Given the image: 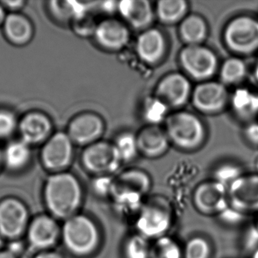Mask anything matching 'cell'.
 <instances>
[{
  "mask_svg": "<svg viewBox=\"0 0 258 258\" xmlns=\"http://www.w3.org/2000/svg\"><path fill=\"white\" fill-rule=\"evenodd\" d=\"M151 243L149 239L139 233L126 238L123 246L125 258H150Z\"/></svg>",
  "mask_w": 258,
  "mask_h": 258,
  "instance_id": "cell-32",
  "label": "cell"
},
{
  "mask_svg": "<svg viewBox=\"0 0 258 258\" xmlns=\"http://www.w3.org/2000/svg\"><path fill=\"white\" fill-rule=\"evenodd\" d=\"M220 82L226 87L238 86L244 81L247 74V66L239 56L226 58L219 68Z\"/></svg>",
  "mask_w": 258,
  "mask_h": 258,
  "instance_id": "cell-27",
  "label": "cell"
},
{
  "mask_svg": "<svg viewBox=\"0 0 258 258\" xmlns=\"http://www.w3.org/2000/svg\"><path fill=\"white\" fill-rule=\"evenodd\" d=\"M256 214H257V216H256V220H255L254 230L258 235V213Z\"/></svg>",
  "mask_w": 258,
  "mask_h": 258,
  "instance_id": "cell-44",
  "label": "cell"
},
{
  "mask_svg": "<svg viewBox=\"0 0 258 258\" xmlns=\"http://www.w3.org/2000/svg\"><path fill=\"white\" fill-rule=\"evenodd\" d=\"M2 244H3L2 237H1V235H0V247H1V246H2Z\"/></svg>",
  "mask_w": 258,
  "mask_h": 258,
  "instance_id": "cell-46",
  "label": "cell"
},
{
  "mask_svg": "<svg viewBox=\"0 0 258 258\" xmlns=\"http://www.w3.org/2000/svg\"><path fill=\"white\" fill-rule=\"evenodd\" d=\"M117 12L122 22L137 31L151 28L155 17L153 7L148 0H122L117 2Z\"/></svg>",
  "mask_w": 258,
  "mask_h": 258,
  "instance_id": "cell-19",
  "label": "cell"
},
{
  "mask_svg": "<svg viewBox=\"0 0 258 258\" xmlns=\"http://www.w3.org/2000/svg\"><path fill=\"white\" fill-rule=\"evenodd\" d=\"M31 146L21 139L9 142L3 150L4 164L10 170L14 171L26 167L31 161Z\"/></svg>",
  "mask_w": 258,
  "mask_h": 258,
  "instance_id": "cell-25",
  "label": "cell"
},
{
  "mask_svg": "<svg viewBox=\"0 0 258 258\" xmlns=\"http://www.w3.org/2000/svg\"><path fill=\"white\" fill-rule=\"evenodd\" d=\"M81 161L86 170L99 176L114 173L123 163L113 143L102 140L85 147Z\"/></svg>",
  "mask_w": 258,
  "mask_h": 258,
  "instance_id": "cell-8",
  "label": "cell"
},
{
  "mask_svg": "<svg viewBox=\"0 0 258 258\" xmlns=\"http://www.w3.org/2000/svg\"><path fill=\"white\" fill-rule=\"evenodd\" d=\"M229 104L236 117L251 122L258 115V93L247 88L236 89L231 95Z\"/></svg>",
  "mask_w": 258,
  "mask_h": 258,
  "instance_id": "cell-23",
  "label": "cell"
},
{
  "mask_svg": "<svg viewBox=\"0 0 258 258\" xmlns=\"http://www.w3.org/2000/svg\"><path fill=\"white\" fill-rule=\"evenodd\" d=\"M170 108L155 95L145 99L142 105V117L146 125H158L165 121Z\"/></svg>",
  "mask_w": 258,
  "mask_h": 258,
  "instance_id": "cell-29",
  "label": "cell"
},
{
  "mask_svg": "<svg viewBox=\"0 0 258 258\" xmlns=\"http://www.w3.org/2000/svg\"><path fill=\"white\" fill-rule=\"evenodd\" d=\"M165 36L156 28L141 31L136 41V52L140 60L149 66L158 64L164 59L167 52Z\"/></svg>",
  "mask_w": 258,
  "mask_h": 258,
  "instance_id": "cell-18",
  "label": "cell"
},
{
  "mask_svg": "<svg viewBox=\"0 0 258 258\" xmlns=\"http://www.w3.org/2000/svg\"><path fill=\"white\" fill-rule=\"evenodd\" d=\"M93 37L101 49L108 52H117L127 46L131 32L124 22L108 18L97 24Z\"/></svg>",
  "mask_w": 258,
  "mask_h": 258,
  "instance_id": "cell-15",
  "label": "cell"
},
{
  "mask_svg": "<svg viewBox=\"0 0 258 258\" xmlns=\"http://www.w3.org/2000/svg\"><path fill=\"white\" fill-rule=\"evenodd\" d=\"M4 163V158H3V150L0 149V166Z\"/></svg>",
  "mask_w": 258,
  "mask_h": 258,
  "instance_id": "cell-45",
  "label": "cell"
},
{
  "mask_svg": "<svg viewBox=\"0 0 258 258\" xmlns=\"http://www.w3.org/2000/svg\"><path fill=\"white\" fill-rule=\"evenodd\" d=\"M211 255V244L203 237H193L183 248V258H210Z\"/></svg>",
  "mask_w": 258,
  "mask_h": 258,
  "instance_id": "cell-33",
  "label": "cell"
},
{
  "mask_svg": "<svg viewBox=\"0 0 258 258\" xmlns=\"http://www.w3.org/2000/svg\"><path fill=\"white\" fill-rule=\"evenodd\" d=\"M250 258H258V247L254 249Z\"/></svg>",
  "mask_w": 258,
  "mask_h": 258,
  "instance_id": "cell-43",
  "label": "cell"
},
{
  "mask_svg": "<svg viewBox=\"0 0 258 258\" xmlns=\"http://www.w3.org/2000/svg\"><path fill=\"white\" fill-rule=\"evenodd\" d=\"M18 132L21 140L29 146L43 145L53 134V124L47 114L31 111L19 120Z\"/></svg>",
  "mask_w": 258,
  "mask_h": 258,
  "instance_id": "cell-16",
  "label": "cell"
},
{
  "mask_svg": "<svg viewBox=\"0 0 258 258\" xmlns=\"http://www.w3.org/2000/svg\"><path fill=\"white\" fill-rule=\"evenodd\" d=\"M192 90L186 75L180 72H171L158 81L154 95L169 108L179 109L191 100Z\"/></svg>",
  "mask_w": 258,
  "mask_h": 258,
  "instance_id": "cell-9",
  "label": "cell"
},
{
  "mask_svg": "<svg viewBox=\"0 0 258 258\" xmlns=\"http://www.w3.org/2000/svg\"><path fill=\"white\" fill-rule=\"evenodd\" d=\"M164 129L170 144L182 151L196 150L206 140L205 123L191 111H177L169 114Z\"/></svg>",
  "mask_w": 258,
  "mask_h": 258,
  "instance_id": "cell-2",
  "label": "cell"
},
{
  "mask_svg": "<svg viewBox=\"0 0 258 258\" xmlns=\"http://www.w3.org/2000/svg\"><path fill=\"white\" fill-rule=\"evenodd\" d=\"M179 63L184 75L199 83L210 81L220 68L215 52L203 44L184 46L179 52Z\"/></svg>",
  "mask_w": 258,
  "mask_h": 258,
  "instance_id": "cell-7",
  "label": "cell"
},
{
  "mask_svg": "<svg viewBox=\"0 0 258 258\" xmlns=\"http://www.w3.org/2000/svg\"><path fill=\"white\" fill-rule=\"evenodd\" d=\"M229 207L241 214L258 213V173L244 174L228 187Z\"/></svg>",
  "mask_w": 258,
  "mask_h": 258,
  "instance_id": "cell-12",
  "label": "cell"
},
{
  "mask_svg": "<svg viewBox=\"0 0 258 258\" xmlns=\"http://www.w3.org/2000/svg\"><path fill=\"white\" fill-rule=\"evenodd\" d=\"M173 222V211L167 199L160 196L146 201L138 213L137 233L148 239H157L167 235Z\"/></svg>",
  "mask_w": 258,
  "mask_h": 258,
  "instance_id": "cell-4",
  "label": "cell"
},
{
  "mask_svg": "<svg viewBox=\"0 0 258 258\" xmlns=\"http://www.w3.org/2000/svg\"><path fill=\"white\" fill-rule=\"evenodd\" d=\"M223 43L228 49L238 56L250 55L258 50V19L241 15L225 25Z\"/></svg>",
  "mask_w": 258,
  "mask_h": 258,
  "instance_id": "cell-6",
  "label": "cell"
},
{
  "mask_svg": "<svg viewBox=\"0 0 258 258\" xmlns=\"http://www.w3.org/2000/svg\"><path fill=\"white\" fill-rule=\"evenodd\" d=\"M4 10H8L10 13H19L25 7L26 2L22 0H4L0 1Z\"/></svg>",
  "mask_w": 258,
  "mask_h": 258,
  "instance_id": "cell-38",
  "label": "cell"
},
{
  "mask_svg": "<svg viewBox=\"0 0 258 258\" xmlns=\"http://www.w3.org/2000/svg\"><path fill=\"white\" fill-rule=\"evenodd\" d=\"M122 162H129L137 158L139 152L137 134L131 131H123L116 137L113 142Z\"/></svg>",
  "mask_w": 258,
  "mask_h": 258,
  "instance_id": "cell-31",
  "label": "cell"
},
{
  "mask_svg": "<svg viewBox=\"0 0 258 258\" xmlns=\"http://www.w3.org/2000/svg\"><path fill=\"white\" fill-rule=\"evenodd\" d=\"M152 187L150 176L140 169H128L114 179L111 195L121 211L138 209Z\"/></svg>",
  "mask_w": 258,
  "mask_h": 258,
  "instance_id": "cell-3",
  "label": "cell"
},
{
  "mask_svg": "<svg viewBox=\"0 0 258 258\" xmlns=\"http://www.w3.org/2000/svg\"><path fill=\"white\" fill-rule=\"evenodd\" d=\"M105 130V121L99 114L84 111L72 119L66 133L74 144L87 147L101 140Z\"/></svg>",
  "mask_w": 258,
  "mask_h": 258,
  "instance_id": "cell-14",
  "label": "cell"
},
{
  "mask_svg": "<svg viewBox=\"0 0 258 258\" xmlns=\"http://www.w3.org/2000/svg\"><path fill=\"white\" fill-rule=\"evenodd\" d=\"M188 13V4L185 0H161L155 7L158 20L166 25L180 23Z\"/></svg>",
  "mask_w": 258,
  "mask_h": 258,
  "instance_id": "cell-26",
  "label": "cell"
},
{
  "mask_svg": "<svg viewBox=\"0 0 258 258\" xmlns=\"http://www.w3.org/2000/svg\"><path fill=\"white\" fill-rule=\"evenodd\" d=\"M227 87L220 81H207L199 83L193 88L191 102L199 112L215 114L223 111L229 102Z\"/></svg>",
  "mask_w": 258,
  "mask_h": 258,
  "instance_id": "cell-10",
  "label": "cell"
},
{
  "mask_svg": "<svg viewBox=\"0 0 258 258\" xmlns=\"http://www.w3.org/2000/svg\"><path fill=\"white\" fill-rule=\"evenodd\" d=\"M28 220V210L20 201L7 199L0 202V235L18 238L26 229Z\"/></svg>",
  "mask_w": 258,
  "mask_h": 258,
  "instance_id": "cell-17",
  "label": "cell"
},
{
  "mask_svg": "<svg viewBox=\"0 0 258 258\" xmlns=\"http://www.w3.org/2000/svg\"><path fill=\"white\" fill-rule=\"evenodd\" d=\"M74 144L66 132L54 133L43 145L40 152L42 164L55 173L66 170L74 158Z\"/></svg>",
  "mask_w": 258,
  "mask_h": 258,
  "instance_id": "cell-11",
  "label": "cell"
},
{
  "mask_svg": "<svg viewBox=\"0 0 258 258\" xmlns=\"http://www.w3.org/2000/svg\"><path fill=\"white\" fill-rule=\"evenodd\" d=\"M253 75H254L255 80H256V82L258 83V59L257 61H256V64H255Z\"/></svg>",
  "mask_w": 258,
  "mask_h": 258,
  "instance_id": "cell-42",
  "label": "cell"
},
{
  "mask_svg": "<svg viewBox=\"0 0 258 258\" xmlns=\"http://www.w3.org/2000/svg\"><path fill=\"white\" fill-rule=\"evenodd\" d=\"M35 258H63L59 253L56 252L43 251L39 253Z\"/></svg>",
  "mask_w": 258,
  "mask_h": 258,
  "instance_id": "cell-39",
  "label": "cell"
},
{
  "mask_svg": "<svg viewBox=\"0 0 258 258\" xmlns=\"http://www.w3.org/2000/svg\"><path fill=\"white\" fill-rule=\"evenodd\" d=\"M61 235L68 250L78 256H86L94 252L100 241L96 223L84 215H74L67 219Z\"/></svg>",
  "mask_w": 258,
  "mask_h": 258,
  "instance_id": "cell-5",
  "label": "cell"
},
{
  "mask_svg": "<svg viewBox=\"0 0 258 258\" xmlns=\"http://www.w3.org/2000/svg\"><path fill=\"white\" fill-rule=\"evenodd\" d=\"M49 10L55 20L71 23L77 18L88 14L90 5L77 1H52Z\"/></svg>",
  "mask_w": 258,
  "mask_h": 258,
  "instance_id": "cell-28",
  "label": "cell"
},
{
  "mask_svg": "<svg viewBox=\"0 0 258 258\" xmlns=\"http://www.w3.org/2000/svg\"><path fill=\"white\" fill-rule=\"evenodd\" d=\"M178 33L185 46L202 45L208 37V24L199 15L188 14L179 24Z\"/></svg>",
  "mask_w": 258,
  "mask_h": 258,
  "instance_id": "cell-24",
  "label": "cell"
},
{
  "mask_svg": "<svg viewBox=\"0 0 258 258\" xmlns=\"http://www.w3.org/2000/svg\"><path fill=\"white\" fill-rule=\"evenodd\" d=\"M19 121L13 111L0 108V140L10 138L18 131Z\"/></svg>",
  "mask_w": 258,
  "mask_h": 258,
  "instance_id": "cell-35",
  "label": "cell"
},
{
  "mask_svg": "<svg viewBox=\"0 0 258 258\" xmlns=\"http://www.w3.org/2000/svg\"><path fill=\"white\" fill-rule=\"evenodd\" d=\"M2 27L6 39L14 46H25L31 43L34 37V25L31 20L22 13L7 15Z\"/></svg>",
  "mask_w": 258,
  "mask_h": 258,
  "instance_id": "cell-22",
  "label": "cell"
},
{
  "mask_svg": "<svg viewBox=\"0 0 258 258\" xmlns=\"http://www.w3.org/2000/svg\"><path fill=\"white\" fill-rule=\"evenodd\" d=\"M59 235V227L55 220L48 216H40L30 226L28 241L33 248L46 250L55 244Z\"/></svg>",
  "mask_w": 258,
  "mask_h": 258,
  "instance_id": "cell-21",
  "label": "cell"
},
{
  "mask_svg": "<svg viewBox=\"0 0 258 258\" xmlns=\"http://www.w3.org/2000/svg\"><path fill=\"white\" fill-rule=\"evenodd\" d=\"M0 258H17L16 254L10 252V250L0 251Z\"/></svg>",
  "mask_w": 258,
  "mask_h": 258,
  "instance_id": "cell-40",
  "label": "cell"
},
{
  "mask_svg": "<svg viewBox=\"0 0 258 258\" xmlns=\"http://www.w3.org/2000/svg\"><path fill=\"white\" fill-rule=\"evenodd\" d=\"M243 136L250 146H258V123L250 122L246 125L243 131Z\"/></svg>",
  "mask_w": 258,
  "mask_h": 258,
  "instance_id": "cell-37",
  "label": "cell"
},
{
  "mask_svg": "<svg viewBox=\"0 0 258 258\" xmlns=\"http://www.w3.org/2000/svg\"><path fill=\"white\" fill-rule=\"evenodd\" d=\"M137 140L139 152L148 158L162 156L170 144L164 128L158 125H146L137 134Z\"/></svg>",
  "mask_w": 258,
  "mask_h": 258,
  "instance_id": "cell-20",
  "label": "cell"
},
{
  "mask_svg": "<svg viewBox=\"0 0 258 258\" xmlns=\"http://www.w3.org/2000/svg\"><path fill=\"white\" fill-rule=\"evenodd\" d=\"M242 174L241 168L236 164L225 163L216 169L214 171V179L229 187L230 184Z\"/></svg>",
  "mask_w": 258,
  "mask_h": 258,
  "instance_id": "cell-34",
  "label": "cell"
},
{
  "mask_svg": "<svg viewBox=\"0 0 258 258\" xmlns=\"http://www.w3.org/2000/svg\"><path fill=\"white\" fill-rule=\"evenodd\" d=\"M45 201L52 215L61 219L75 215L82 200L81 184L75 175L58 172L48 178L45 185Z\"/></svg>",
  "mask_w": 258,
  "mask_h": 258,
  "instance_id": "cell-1",
  "label": "cell"
},
{
  "mask_svg": "<svg viewBox=\"0 0 258 258\" xmlns=\"http://www.w3.org/2000/svg\"><path fill=\"white\" fill-rule=\"evenodd\" d=\"M193 202L205 215L223 214L229 207L228 187L215 179L202 182L195 190Z\"/></svg>",
  "mask_w": 258,
  "mask_h": 258,
  "instance_id": "cell-13",
  "label": "cell"
},
{
  "mask_svg": "<svg viewBox=\"0 0 258 258\" xmlns=\"http://www.w3.org/2000/svg\"><path fill=\"white\" fill-rule=\"evenodd\" d=\"M150 258H183V249L173 238L160 237L151 244Z\"/></svg>",
  "mask_w": 258,
  "mask_h": 258,
  "instance_id": "cell-30",
  "label": "cell"
},
{
  "mask_svg": "<svg viewBox=\"0 0 258 258\" xmlns=\"http://www.w3.org/2000/svg\"><path fill=\"white\" fill-rule=\"evenodd\" d=\"M72 31L80 37H93L97 24L93 18L88 14L77 18L71 22Z\"/></svg>",
  "mask_w": 258,
  "mask_h": 258,
  "instance_id": "cell-36",
  "label": "cell"
},
{
  "mask_svg": "<svg viewBox=\"0 0 258 258\" xmlns=\"http://www.w3.org/2000/svg\"><path fill=\"white\" fill-rule=\"evenodd\" d=\"M6 17H7L6 10H4V7H3V6L0 4V26H2Z\"/></svg>",
  "mask_w": 258,
  "mask_h": 258,
  "instance_id": "cell-41",
  "label": "cell"
}]
</instances>
